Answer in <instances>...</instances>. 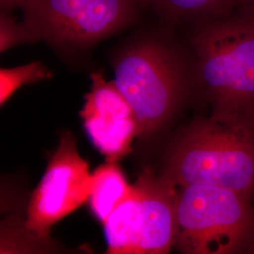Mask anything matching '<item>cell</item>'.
<instances>
[{"label": "cell", "mask_w": 254, "mask_h": 254, "mask_svg": "<svg viewBox=\"0 0 254 254\" xmlns=\"http://www.w3.org/2000/svg\"><path fill=\"white\" fill-rule=\"evenodd\" d=\"M26 0H0L1 10L9 11L14 8H22Z\"/></svg>", "instance_id": "14"}, {"label": "cell", "mask_w": 254, "mask_h": 254, "mask_svg": "<svg viewBox=\"0 0 254 254\" xmlns=\"http://www.w3.org/2000/svg\"><path fill=\"white\" fill-rule=\"evenodd\" d=\"M176 188L207 185L254 199V109L214 110L178 136L162 173Z\"/></svg>", "instance_id": "1"}, {"label": "cell", "mask_w": 254, "mask_h": 254, "mask_svg": "<svg viewBox=\"0 0 254 254\" xmlns=\"http://www.w3.org/2000/svg\"><path fill=\"white\" fill-rule=\"evenodd\" d=\"M176 189L174 247L180 253L247 254L254 240L253 200L215 186Z\"/></svg>", "instance_id": "2"}, {"label": "cell", "mask_w": 254, "mask_h": 254, "mask_svg": "<svg viewBox=\"0 0 254 254\" xmlns=\"http://www.w3.org/2000/svg\"><path fill=\"white\" fill-rule=\"evenodd\" d=\"M50 70L41 62L0 70V104L3 107L21 87L51 78Z\"/></svg>", "instance_id": "10"}, {"label": "cell", "mask_w": 254, "mask_h": 254, "mask_svg": "<svg viewBox=\"0 0 254 254\" xmlns=\"http://www.w3.org/2000/svg\"><path fill=\"white\" fill-rule=\"evenodd\" d=\"M93 185L89 204L93 216L104 224L119 205L132 192L125 174L116 162L98 167L92 173Z\"/></svg>", "instance_id": "9"}, {"label": "cell", "mask_w": 254, "mask_h": 254, "mask_svg": "<svg viewBox=\"0 0 254 254\" xmlns=\"http://www.w3.org/2000/svg\"><path fill=\"white\" fill-rule=\"evenodd\" d=\"M36 38L27 25L18 23L9 14V11L1 10L0 15V51L3 53L13 46L21 44H33Z\"/></svg>", "instance_id": "12"}, {"label": "cell", "mask_w": 254, "mask_h": 254, "mask_svg": "<svg viewBox=\"0 0 254 254\" xmlns=\"http://www.w3.org/2000/svg\"><path fill=\"white\" fill-rule=\"evenodd\" d=\"M177 189L147 169L103 224L108 254H165L174 247Z\"/></svg>", "instance_id": "5"}, {"label": "cell", "mask_w": 254, "mask_h": 254, "mask_svg": "<svg viewBox=\"0 0 254 254\" xmlns=\"http://www.w3.org/2000/svg\"><path fill=\"white\" fill-rule=\"evenodd\" d=\"M115 82L136 113L139 136H151L170 120L185 90L181 63L163 43L144 40L114 61Z\"/></svg>", "instance_id": "4"}, {"label": "cell", "mask_w": 254, "mask_h": 254, "mask_svg": "<svg viewBox=\"0 0 254 254\" xmlns=\"http://www.w3.org/2000/svg\"><path fill=\"white\" fill-rule=\"evenodd\" d=\"M238 4L245 8L247 13H251L254 15V0H228L227 8Z\"/></svg>", "instance_id": "13"}, {"label": "cell", "mask_w": 254, "mask_h": 254, "mask_svg": "<svg viewBox=\"0 0 254 254\" xmlns=\"http://www.w3.org/2000/svg\"><path fill=\"white\" fill-rule=\"evenodd\" d=\"M170 16L187 18L227 9L228 0H153Z\"/></svg>", "instance_id": "11"}, {"label": "cell", "mask_w": 254, "mask_h": 254, "mask_svg": "<svg viewBox=\"0 0 254 254\" xmlns=\"http://www.w3.org/2000/svg\"><path fill=\"white\" fill-rule=\"evenodd\" d=\"M198 74L214 110L254 108V15L216 20L193 37Z\"/></svg>", "instance_id": "3"}, {"label": "cell", "mask_w": 254, "mask_h": 254, "mask_svg": "<svg viewBox=\"0 0 254 254\" xmlns=\"http://www.w3.org/2000/svg\"><path fill=\"white\" fill-rule=\"evenodd\" d=\"M91 79L80 116L92 144L109 162H117L131 153L139 136L138 120L115 82L106 81L99 72L91 73Z\"/></svg>", "instance_id": "8"}, {"label": "cell", "mask_w": 254, "mask_h": 254, "mask_svg": "<svg viewBox=\"0 0 254 254\" xmlns=\"http://www.w3.org/2000/svg\"><path fill=\"white\" fill-rule=\"evenodd\" d=\"M137 3H139V2H146V1H149V0H136Z\"/></svg>", "instance_id": "16"}, {"label": "cell", "mask_w": 254, "mask_h": 254, "mask_svg": "<svg viewBox=\"0 0 254 254\" xmlns=\"http://www.w3.org/2000/svg\"><path fill=\"white\" fill-rule=\"evenodd\" d=\"M93 176L70 132H64L27 207L25 230L32 240L47 242L53 225L89 200Z\"/></svg>", "instance_id": "7"}, {"label": "cell", "mask_w": 254, "mask_h": 254, "mask_svg": "<svg viewBox=\"0 0 254 254\" xmlns=\"http://www.w3.org/2000/svg\"><path fill=\"white\" fill-rule=\"evenodd\" d=\"M136 0H26L25 24L37 41L82 48L127 26Z\"/></svg>", "instance_id": "6"}, {"label": "cell", "mask_w": 254, "mask_h": 254, "mask_svg": "<svg viewBox=\"0 0 254 254\" xmlns=\"http://www.w3.org/2000/svg\"><path fill=\"white\" fill-rule=\"evenodd\" d=\"M247 254H254V240L252 242V244L249 247L248 251H247Z\"/></svg>", "instance_id": "15"}, {"label": "cell", "mask_w": 254, "mask_h": 254, "mask_svg": "<svg viewBox=\"0 0 254 254\" xmlns=\"http://www.w3.org/2000/svg\"><path fill=\"white\" fill-rule=\"evenodd\" d=\"M253 109H254V108H253Z\"/></svg>", "instance_id": "17"}]
</instances>
